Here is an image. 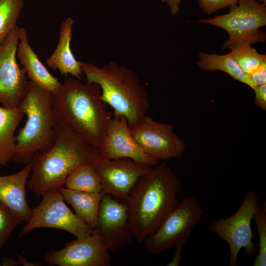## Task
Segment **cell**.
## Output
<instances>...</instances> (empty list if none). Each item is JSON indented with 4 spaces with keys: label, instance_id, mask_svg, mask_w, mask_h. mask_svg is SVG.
<instances>
[{
    "label": "cell",
    "instance_id": "cell-1",
    "mask_svg": "<svg viewBox=\"0 0 266 266\" xmlns=\"http://www.w3.org/2000/svg\"><path fill=\"white\" fill-rule=\"evenodd\" d=\"M180 179L165 163H158L136 181L127 201L133 237L143 242L179 203Z\"/></svg>",
    "mask_w": 266,
    "mask_h": 266
},
{
    "label": "cell",
    "instance_id": "cell-2",
    "mask_svg": "<svg viewBox=\"0 0 266 266\" xmlns=\"http://www.w3.org/2000/svg\"><path fill=\"white\" fill-rule=\"evenodd\" d=\"M52 94L55 123L67 125L99 151L113 116L101 98L99 86L66 76Z\"/></svg>",
    "mask_w": 266,
    "mask_h": 266
},
{
    "label": "cell",
    "instance_id": "cell-3",
    "mask_svg": "<svg viewBox=\"0 0 266 266\" xmlns=\"http://www.w3.org/2000/svg\"><path fill=\"white\" fill-rule=\"evenodd\" d=\"M99 153L70 127L56 123L52 144L36 152L29 163L31 175L28 188L39 197L49 189L63 187L75 168L91 163Z\"/></svg>",
    "mask_w": 266,
    "mask_h": 266
},
{
    "label": "cell",
    "instance_id": "cell-4",
    "mask_svg": "<svg viewBox=\"0 0 266 266\" xmlns=\"http://www.w3.org/2000/svg\"><path fill=\"white\" fill-rule=\"evenodd\" d=\"M80 65L87 82L99 86L101 98L113 109V115L125 116L130 127L147 115V93L134 71L113 61L101 67L83 61Z\"/></svg>",
    "mask_w": 266,
    "mask_h": 266
},
{
    "label": "cell",
    "instance_id": "cell-5",
    "mask_svg": "<svg viewBox=\"0 0 266 266\" xmlns=\"http://www.w3.org/2000/svg\"><path fill=\"white\" fill-rule=\"evenodd\" d=\"M19 108L26 115L27 120L16 135L12 161L27 165L36 152L48 148L54 141L56 123L52 94L30 81Z\"/></svg>",
    "mask_w": 266,
    "mask_h": 266
},
{
    "label": "cell",
    "instance_id": "cell-6",
    "mask_svg": "<svg viewBox=\"0 0 266 266\" xmlns=\"http://www.w3.org/2000/svg\"><path fill=\"white\" fill-rule=\"evenodd\" d=\"M259 200L257 193L249 190L233 215L215 220L209 226L211 232L227 242L230 251V266H237L238 255L242 248L245 249L244 254L248 257L257 254L251 224Z\"/></svg>",
    "mask_w": 266,
    "mask_h": 266
},
{
    "label": "cell",
    "instance_id": "cell-7",
    "mask_svg": "<svg viewBox=\"0 0 266 266\" xmlns=\"http://www.w3.org/2000/svg\"><path fill=\"white\" fill-rule=\"evenodd\" d=\"M42 200L32 208V215L19 234V237L29 234L35 229L50 228L67 232L82 238L89 236L95 231L79 218L65 203L58 189H50L41 195Z\"/></svg>",
    "mask_w": 266,
    "mask_h": 266
},
{
    "label": "cell",
    "instance_id": "cell-8",
    "mask_svg": "<svg viewBox=\"0 0 266 266\" xmlns=\"http://www.w3.org/2000/svg\"><path fill=\"white\" fill-rule=\"evenodd\" d=\"M199 22L218 27L228 33L229 38L223 44L222 49L239 40L254 43L266 39L265 33L259 29L266 25V8L256 0H238L230 6L228 13Z\"/></svg>",
    "mask_w": 266,
    "mask_h": 266
},
{
    "label": "cell",
    "instance_id": "cell-9",
    "mask_svg": "<svg viewBox=\"0 0 266 266\" xmlns=\"http://www.w3.org/2000/svg\"><path fill=\"white\" fill-rule=\"evenodd\" d=\"M203 210L192 197H185L175 207L152 234L144 240L149 252L158 254L169 249L185 238L201 218Z\"/></svg>",
    "mask_w": 266,
    "mask_h": 266
},
{
    "label": "cell",
    "instance_id": "cell-10",
    "mask_svg": "<svg viewBox=\"0 0 266 266\" xmlns=\"http://www.w3.org/2000/svg\"><path fill=\"white\" fill-rule=\"evenodd\" d=\"M130 127L142 151L158 162L180 158L186 150L185 141L175 132L171 124L157 121L146 115Z\"/></svg>",
    "mask_w": 266,
    "mask_h": 266
},
{
    "label": "cell",
    "instance_id": "cell-11",
    "mask_svg": "<svg viewBox=\"0 0 266 266\" xmlns=\"http://www.w3.org/2000/svg\"><path fill=\"white\" fill-rule=\"evenodd\" d=\"M91 164L98 174L102 192L126 202L137 180L153 167L129 158L107 159L100 153Z\"/></svg>",
    "mask_w": 266,
    "mask_h": 266
},
{
    "label": "cell",
    "instance_id": "cell-12",
    "mask_svg": "<svg viewBox=\"0 0 266 266\" xmlns=\"http://www.w3.org/2000/svg\"><path fill=\"white\" fill-rule=\"evenodd\" d=\"M19 33L17 26L0 46V103L8 108L19 107L30 83L17 62Z\"/></svg>",
    "mask_w": 266,
    "mask_h": 266
},
{
    "label": "cell",
    "instance_id": "cell-13",
    "mask_svg": "<svg viewBox=\"0 0 266 266\" xmlns=\"http://www.w3.org/2000/svg\"><path fill=\"white\" fill-rule=\"evenodd\" d=\"M43 259L49 266H109L111 257L101 238L94 233L71 241L61 249L49 250Z\"/></svg>",
    "mask_w": 266,
    "mask_h": 266
},
{
    "label": "cell",
    "instance_id": "cell-14",
    "mask_svg": "<svg viewBox=\"0 0 266 266\" xmlns=\"http://www.w3.org/2000/svg\"><path fill=\"white\" fill-rule=\"evenodd\" d=\"M95 233L99 235L109 251L120 249L130 243L133 237L128 204L122 203L111 195H102Z\"/></svg>",
    "mask_w": 266,
    "mask_h": 266
},
{
    "label": "cell",
    "instance_id": "cell-15",
    "mask_svg": "<svg viewBox=\"0 0 266 266\" xmlns=\"http://www.w3.org/2000/svg\"><path fill=\"white\" fill-rule=\"evenodd\" d=\"M99 152L107 159L129 158L152 166L159 163L142 151L133 137L127 119L124 116L113 115Z\"/></svg>",
    "mask_w": 266,
    "mask_h": 266
},
{
    "label": "cell",
    "instance_id": "cell-16",
    "mask_svg": "<svg viewBox=\"0 0 266 266\" xmlns=\"http://www.w3.org/2000/svg\"><path fill=\"white\" fill-rule=\"evenodd\" d=\"M31 172L29 164L19 171L0 176V202L22 222H28L32 215L26 197V185Z\"/></svg>",
    "mask_w": 266,
    "mask_h": 266
},
{
    "label": "cell",
    "instance_id": "cell-17",
    "mask_svg": "<svg viewBox=\"0 0 266 266\" xmlns=\"http://www.w3.org/2000/svg\"><path fill=\"white\" fill-rule=\"evenodd\" d=\"M19 43L16 57L25 69L30 81L53 94L61 87L62 83L52 75L39 60L38 55L32 48L26 30L19 28Z\"/></svg>",
    "mask_w": 266,
    "mask_h": 266
},
{
    "label": "cell",
    "instance_id": "cell-18",
    "mask_svg": "<svg viewBox=\"0 0 266 266\" xmlns=\"http://www.w3.org/2000/svg\"><path fill=\"white\" fill-rule=\"evenodd\" d=\"M74 24V20L71 17H67L62 23L57 46L46 63L48 67L58 70L62 75L70 74L82 80L83 73L80 61L75 59L70 48Z\"/></svg>",
    "mask_w": 266,
    "mask_h": 266
},
{
    "label": "cell",
    "instance_id": "cell-19",
    "mask_svg": "<svg viewBox=\"0 0 266 266\" xmlns=\"http://www.w3.org/2000/svg\"><path fill=\"white\" fill-rule=\"evenodd\" d=\"M58 189L65 201L73 208L76 215L95 231L97 227L100 202L104 193L82 192L63 187Z\"/></svg>",
    "mask_w": 266,
    "mask_h": 266
},
{
    "label": "cell",
    "instance_id": "cell-20",
    "mask_svg": "<svg viewBox=\"0 0 266 266\" xmlns=\"http://www.w3.org/2000/svg\"><path fill=\"white\" fill-rule=\"evenodd\" d=\"M25 114L19 107L0 106V166L13 160L16 146L15 133Z\"/></svg>",
    "mask_w": 266,
    "mask_h": 266
},
{
    "label": "cell",
    "instance_id": "cell-21",
    "mask_svg": "<svg viewBox=\"0 0 266 266\" xmlns=\"http://www.w3.org/2000/svg\"><path fill=\"white\" fill-rule=\"evenodd\" d=\"M198 57L199 60L197 65L202 69L225 72L234 79L246 84L253 90L257 86L252 80L250 75L242 70L232 52L223 55L201 52Z\"/></svg>",
    "mask_w": 266,
    "mask_h": 266
},
{
    "label": "cell",
    "instance_id": "cell-22",
    "mask_svg": "<svg viewBox=\"0 0 266 266\" xmlns=\"http://www.w3.org/2000/svg\"><path fill=\"white\" fill-rule=\"evenodd\" d=\"M65 185L66 188L70 190L91 193L102 192L98 174L90 163L75 168L67 176Z\"/></svg>",
    "mask_w": 266,
    "mask_h": 266
},
{
    "label": "cell",
    "instance_id": "cell-23",
    "mask_svg": "<svg viewBox=\"0 0 266 266\" xmlns=\"http://www.w3.org/2000/svg\"><path fill=\"white\" fill-rule=\"evenodd\" d=\"M252 44L253 43L249 40H239L232 43L228 47L242 70L249 75L266 60V55L259 53L251 47Z\"/></svg>",
    "mask_w": 266,
    "mask_h": 266
},
{
    "label": "cell",
    "instance_id": "cell-24",
    "mask_svg": "<svg viewBox=\"0 0 266 266\" xmlns=\"http://www.w3.org/2000/svg\"><path fill=\"white\" fill-rule=\"evenodd\" d=\"M24 0H0V46L17 26Z\"/></svg>",
    "mask_w": 266,
    "mask_h": 266
},
{
    "label": "cell",
    "instance_id": "cell-25",
    "mask_svg": "<svg viewBox=\"0 0 266 266\" xmlns=\"http://www.w3.org/2000/svg\"><path fill=\"white\" fill-rule=\"evenodd\" d=\"M256 223L259 235V249L254 259L253 266H266V205H258L253 217Z\"/></svg>",
    "mask_w": 266,
    "mask_h": 266
},
{
    "label": "cell",
    "instance_id": "cell-26",
    "mask_svg": "<svg viewBox=\"0 0 266 266\" xmlns=\"http://www.w3.org/2000/svg\"><path fill=\"white\" fill-rule=\"evenodd\" d=\"M22 222L0 202V251L12 232Z\"/></svg>",
    "mask_w": 266,
    "mask_h": 266
},
{
    "label": "cell",
    "instance_id": "cell-27",
    "mask_svg": "<svg viewBox=\"0 0 266 266\" xmlns=\"http://www.w3.org/2000/svg\"><path fill=\"white\" fill-rule=\"evenodd\" d=\"M238 0H199L200 7L208 15L237 2Z\"/></svg>",
    "mask_w": 266,
    "mask_h": 266
},
{
    "label": "cell",
    "instance_id": "cell-28",
    "mask_svg": "<svg viewBox=\"0 0 266 266\" xmlns=\"http://www.w3.org/2000/svg\"><path fill=\"white\" fill-rule=\"evenodd\" d=\"M255 91V104L263 110L266 109V84L257 85Z\"/></svg>",
    "mask_w": 266,
    "mask_h": 266
},
{
    "label": "cell",
    "instance_id": "cell-29",
    "mask_svg": "<svg viewBox=\"0 0 266 266\" xmlns=\"http://www.w3.org/2000/svg\"><path fill=\"white\" fill-rule=\"evenodd\" d=\"M250 75L252 80L257 85L266 84V60Z\"/></svg>",
    "mask_w": 266,
    "mask_h": 266
},
{
    "label": "cell",
    "instance_id": "cell-30",
    "mask_svg": "<svg viewBox=\"0 0 266 266\" xmlns=\"http://www.w3.org/2000/svg\"><path fill=\"white\" fill-rule=\"evenodd\" d=\"M188 238H185L181 240L175 245V253L171 260L167 265L168 266H178L181 261V252L184 244L186 243Z\"/></svg>",
    "mask_w": 266,
    "mask_h": 266
},
{
    "label": "cell",
    "instance_id": "cell-31",
    "mask_svg": "<svg viewBox=\"0 0 266 266\" xmlns=\"http://www.w3.org/2000/svg\"><path fill=\"white\" fill-rule=\"evenodd\" d=\"M181 0H161L163 2H166L170 7L172 15H175L180 11L179 4Z\"/></svg>",
    "mask_w": 266,
    "mask_h": 266
},
{
    "label": "cell",
    "instance_id": "cell-32",
    "mask_svg": "<svg viewBox=\"0 0 266 266\" xmlns=\"http://www.w3.org/2000/svg\"><path fill=\"white\" fill-rule=\"evenodd\" d=\"M17 260L20 262V264L24 266H39L42 265L39 262H30L27 260L23 255L17 253Z\"/></svg>",
    "mask_w": 266,
    "mask_h": 266
},
{
    "label": "cell",
    "instance_id": "cell-33",
    "mask_svg": "<svg viewBox=\"0 0 266 266\" xmlns=\"http://www.w3.org/2000/svg\"><path fill=\"white\" fill-rule=\"evenodd\" d=\"M20 265V262L12 258H4L2 259L1 266H16Z\"/></svg>",
    "mask_w": 266,
    "mask_h": 266
},
{
    "label": "cell",
    "instance_id": "cell-34",
    "mask_svg": "<svg viewBox=\"0 0 266 266\" xmlns=\"http://www.w3.org/2000/svg\"><path fill=\"white\" fill-rule=\"evenodd\" d=\"M259 0L261 2H265V4H266V0Z\"/></svg>",
    "mask_w": 266,
    "mask_h": 266
},
{
    "label": "cell",
    "instance_id": "cell-35",
    "mask_svg": "<svg viewBox=\"0 0 266 266\" xmlns=\"http://www.w3.org/2000/svg\"><path fill=\"white\" fill-rule=\"evenodd\" d=\"M0 266H1V264H0Z\"/></svg>",
    "mask_w": 266,
    "mask_h": 266
}]
</instances>
